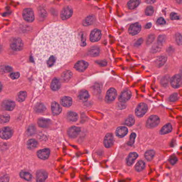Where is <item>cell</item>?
<instances>
[{
  "mask_svg": "<svg viewBox=\"0 0 182 182\" xmlns=\"http://www.w3.org/2000/svg\"><path fill=\"white\" fill-rule=\"evenodd\" d=\"M79 49L75 32L66 24L53 22L37 35L33 44L37 69L48 75L66 64Z\"/></svg>",
  "mask_w": 182,
  "mask_h": 182,
  "instance_id": "1",
  "label": "cell"
},
{
  "mask_svg": "<svg viewBox=\"0 0 182 182\" xmlns=\"http://www.w3.org/2000/svg\"><path fill=\"white\" fill-rule=\"evenodd\" d=\"M10 46L13 50L19 51L23 48L24 44L21 38L19 37H15L11 40L10 43Z\"/></svg>",
  "mask_w": 182,
  "mask_h": 182,
  "instance_id": "2",
  "label": "cell"
},
{
  "mask_svg": "<svg viewBox=\"0 0 182 182\" xmlns=\"http://www.w3.org/2000/svg\"><path fill=\"white\" fill-rule=\"evenodd\" d=\"M160 123V118L157 116L152 115L149 117L146 121V126L149 128H153L158 126Z\"/></svg>",
  "mask_w": 182,
  "mask_h": 182,
  "instance_id": "3",
  "label": "cell"
},
{
  "mask_svg": "<svg viewBox=\"0 0 182 182\" xmlns=\"http://www.w3.org/2000/svg\"><path fill=\"white\" fill-rule=\"evenodd\" d=\"M148 109V106L146 103H140L135 110V115L138 117H142L147 112Z\"/></svg>",
  "mask_w": 182,
  "mask_h": 182,
  "instance_id": "4",
  "label": "cell"
},
{
  "mask_svg": "<svg viewBox=\"0 0 182 182\" xmlns=\"http://www.w3.org/2000/svg\"><path fill=\"white\" fill-rule=\"evenodd\" d=\"M13 135L12 129L9 127H6L0 130V137L4 140H8Z\"/></svg>",
  "mask_w": 182,
  "mask_h": 182,
  "instance_id": "5",
  "label": "cell"
},
{
  "mask_svg": "<svg viewBox=\"0 0 182 182\" xmlns=\"http://www.w3.org/2000/svg\"><path fill=\"white\" fill-rule=\"evenodd\" d=\"M117 91L115 88H110L106 92V95L105 97V101L107 103H111L115 100L117 97Z\"/></svg>",
  "mask_w": 182,
  "mask_h": 182,
  "instance_id": "6",
  "label": "cell"
},
{
  "mask_svg": "<svg viewBox=\"0 0 182 182\" xmlns=\"http://www.w3.org/2000/svg\"><path fill=\"white\" fill-rule=\"evenodd\" d=\"M170 84L173 88H179L182 84V77L178 74L173 76L170 79Z\"/></svg>",
  "mask_w": 182,
  "mask_h": 182,
  "instance_id": "7",
  "label": "cell"
},
{
  "mask_svg": "<svg viewBox=\"0 0 182 182\" xmlns=\"http://www.w3.org/2000/svg\"><path fill=\"white\" fill-rule=\"evenodd\" d=\"M23 18L26 21L32 22L34 20L35 17L33 10L27 8L25 9L22 12Z\"/></svg>",
  "mask_w": 182,
  "mask_h": 182,
  "instance_id": "8",
  "label": "cell"
},
{
  "mask_svg": "<svg viewBox=\"0 0 182 182\" xmlns=\"http://www.w3.org/2000/svg\"><path fill=\"white\" fill-rule=\"evenodd\" d=\"M73 11L70 6L64 8L61 12V18L63 20H67L73 15Z\"/></svg>",
  "mask_w": 182,
  "mask_h": 182,
  "instance_id": "9",
  "label": "cell"
},
{
  "mask_svg": "<svg viewBox=\"0 0 182 182\" xmlns=\"http://www.w3.org/2000/svg\"><path fill=\"white\" fill-rule=\"evenodd\" d=\"M101 37V32L98 29H95L91 32L90 40L92 42H96L100 40Z\"/></svg>",
  "mask_w": 182,
  "mask_h": 182,
  "instance_id": "10",
  "label": "cell"
},
{
  "mask_svg": "<svg viewBox=\"0 0 182 182\" xmlns=\"http://www.w3.org/2000/svg\"><path fill=\"white\" fill-rule=\"evenodd\" d=\"M132 97V93L131 91L128 90H125L121 92V94L119 97V101L121 102H126L131 99Z\"/></svg>",
  "mask_w": 182,
  "mask_h": 182,
  "instance_id": "11",
  "label": "cell"
},
{
  "mask_svg": "<svg viewBox=\"0 0 182 182\" xmlns=\"http://www.w3.org/2000/svg\"><path fill=\"white\" fill-rule=\"evenodd\" d=\"M15 106V104L12 101L6 100L4 101L2 104V109L6 111H12L14 109Z\"/></svg>",
  "mask_w": 182,
  "mask_h": 182,
  "instance_id": "12",
  "label": "cell"
},
{
  "mask_svg": "<svg viewBox=\"0 0 182 182\" xmlns=\"http://www.w3.org/2000/svg\"><path fill=\"white\" fill-rule=\"evenodd\" d=\"M88 64L87 62L84 60H80L75 64L74 68L78 71L83 72L88 68Z\"/></svg>",
  "mask_w": 182,
  "mask_h": 182,
  "instance_id": "13",
  "label": "cell"
},
{
  "mask_svg": "<svg viewBox=\"0 0 182 182\" xmlns=\"http://www.w3.org/2000/svg\"><path fill=\"white\" fill-rule=\"evenodd\" d=\"M80 132V128L76 126H72L68 130V135L70 138L75 139L77 137Z\"/></svg>",
  "mask_w": 182,
  "mask_h": 182,
  "instance_id": "14",
  "label": "cell"
},
{
  "mask_svg": "<svg viewBox=\"0 0 182 182\" xmlns=\"http://www.w3.org/2000/svg\"><path fill=\"white\" fill-rule=\"evenodd\" d=\"M141 30V26L139 23H135L130 26L128 32L132 35H135L140 33Z\"/></svg>",
  "mask_w": 182,
  "mask_h": 182,
  "instance_id": "15",
  "label": "cell"
},
{
  "mask_svg": "<svg viewBox=\"0 0 182 182\" xmlns=\"http://www.w3.org/2000/svg\"><path fill=\"white\" fill-rule=\"evenodd\" d=\"M113 144V136L111 133L106 134L104 139V145L106 148H109Z\"/></svg>",
  "mask_w": 182,
  "mask_h": 182,
  "instance_id": "16",
  "label": "cell"
},
{
  "mask_svg": "<svg viewBox=\"0 0 182 182\" xmlns=\"http://www.w3.org/2000/svg\"><path fill=\"white\" fill-rule=\"evenodd\" d=\"M50 153V151L49 149H44L38 151L37 152V155L41 159L46 160L49 158Z\"/></svg>",
  "mask_w": 182,
  "mask_h": 182,
  "instance_id": "17",
  "label": "cell"
},
{
  "mask_svg": "<svg viewBox=\"0 0 182 182\" xmlns=\"http://www.w3.org/2000/svg\"><path fill=\"white\" fill-rule=\"evenodd\" d=\"M48 177V174L45 170H38L36 173L37 182H44Z\"/></svg>",
  "mask_w": 182,
  "mask_h": 182,
  "instance_id": "18",
  "label": "cell"
},
{
  "mask_svg": "<svg viewBox=\"0 0 182 182\" xmlns=\"http://www.w3.org/2000/svg\"><path fill=\"white\" fill-rule=\"evenodd\" d=\"M51 109L53 115L55 116L59 115L62 111L60 104L55 102H53L52 103Z\"/></svg>",
  "mask_w": 182,
  "mask_h": 182,
  "instance_id": "19",
  "label": "cell"
},
{
  "mask_svg": "<svg viewBox=\"0 0 182 182\" xmlns=\"http://www.w3.org/2000/svg\"><path fill=\"white\" fill-rule=\"evenodd\" d=\"M138 157V155L136 152H131L128 155L127 158L126 159V163L128 166H131L134 164V161L136 160Z\"/></svg>",
  "mask_w": 182,
  "mask_h": 182,
  "instance_id": "20",
  "label": "cell"
},
{
  "mask_svg": "<svg viewBox=\"0 0 182 182\" xmlns=\"http://www.w3.org/2000/svg\"><path fill=\"white\" fill-rule=\"evenodd\" d=\"M128 133V129L124 126H120L117 128L116 131V134L117 136L119 137H123L127 135Z\"/></svg>",
  "mask_w": 182,
  "mask_h": 182,
  "instance_id": "21",
  "label": "cell"
},
{
  "mask_svg": "<svg viewBox=\"0 0 182 182\" xmlns=\"http://www.w3.org/2000/svg\"><path fill=\"white\" fill-rule=\"evenodd\" d=\"M60 103L61 105L64 107H70L72 105L73 100L72 99L69 97H64L61 98Z\"/></svg>",
  "mask_w": 182,
  "mask_h": 182,
  "instance_id": "22",
  "label": "cell"
},
{
  "mask_svg": "<svg viewBox=\"0 0 182 182\" xmlns=\"http://www.w3.org/2000/svg\"><path fill=\"white\" fill-rule=\"evenodd\" d=\"M60 87L61 83L60 80L58 78H55L52 80L51 84V88L52 90L55 91H58L60 88Z\"/></svg>",
  "mask_w": 182,
  "mask_h": 182,
  "instance_id": "23",
  "label": "cell"
},
{
  "mask_svg": "<svg viewBox=\"0 0 182 182\" xmlns=\"http://www.w3.org/2000/svg\"><path fill=\"white\" fill-rule=\"evenodd\" d=\"M99 54H100V49L97 46L92 47L88 52V55L92 57H97Z\"/></svg>",
  "mask_w": 182,
  "mask_h": 182,
  "instance_id": "24",
  "label": "cell"
},
{
  "mask_svg": "<svg viewBox=\"0 0 182 182\" xmlns=\"http://www.w3.org/2000/svg\"><path fill=\"white\" fill-rule=\"evenodd\" d=\"M51 121L49 119L45 118H40L38 120V125L41 127L46 128L49 127Z\"/></svg>",
  "mask_w": 182,
  "mask_h": 182,
  "instance_id": "25",
  "label": "cell"
},
{
  "mask_svg": "<svg viewBox=\"0 0 182 182\" xmlns=\"http://www.w3.org/2000/svg\"><path fill=\"white\" fill-rule=\"evenodd\" d=\"M172 130H173V127H172V125L170 124H167L165 125L161 128V130L160 131V133L162 135L167 134L171 132Z\"/></svg>",
  "mask_w": 182,
  "mask_h": 182,
  "instance_id": "26",
  "label": "cell"
},
{
  "mask_svg": "<svg viewBox=\"0 0 182 182\" xmlns=\"http://www.w3.org/2000/svg\"><path fill=\"white\" fill-rule=\"evenodd\" d=\"M167 61V57L165 56H161L157 59L155 61V64L157 67L160 68L162 67L164 64H166Z\"/></svg>",
  "mask_w": 182,
  "mask_h": 182,
  "instance_id": "27",
  "label": "cell"
},
{
  "mask_svg": "<svg viewBox=\"0 0 182 182\" xmlns=\"http://www.w3.org/2000/svg\"><path fill=\"white\" fill-rule=\"evenodd\" d=\"M67 118L71 122H76L78 119V116L76 112L70 111L67 113Z\"/></svg>",
  "mask_w": 182,
  "mask_h": 182,
  "instance_id": "28",
  "label": "cell"
},
{
  "mask_svg": "<svg viewBox=\"0 0 182 182\" xmlns=\"http://www.w3.org/2000/svg\"><path fill=\"white\" fill-rule=\"evenodd\" d=\"M90 97L88 92L85 90H83L79 92L78 97L79 99L83 101H86Z\"/></svg>",
  "mask_w": 182,
  "mask_h": 182,
  "instance_id": "29",
  "label": "cell"
},
{
  "mask_svg": "<svg viewBox=\"0 0 182 182\" xmlns=\"http://www.w3.org/2000/svg\"><path fill=\"white\" fill-rule=\"evenodd\" d=\"M141 0H130L128 2V8L130 9H134L140 4Z\"/></svg>",
  "mask_w": 182,
  "mask_h": 182,
  "instance_id": "30",
  "label": "cell"
},
{
  "mask_svg": "<svg viewBox=\"0 0 182 182\" xmlns=\"http://www.w3.org/2000/svg\"><path fill=\"white\" fill-rule=\"evenodd\" d=\"M95 20V17L93 15H89L83 22V24L85 26H90L94 22Z\"/></svg>",
  "mask_w": 182,
  "mask_h": 182,
  "instance_id": "31",
  "label": "cell"
},
{
  "mask_svg": "<svg viewBox=\"0 0 182 182\" xmlns=\"http://www.w3.org/2000/svg\"><path fill=\"white\" fill-rule=\"evenodd\" d=\"M71 76H72V73L69 70H66L62 73L61 77L64 81L68 82L71 78Z\"/></svg>",
  "mask_w": 182,
  "mask_h": 182,
  "instance_id": "32",
  "label": "cell"
},
{
  "mask_svg": "<svg viewBox=\"0 0 182 182\" xmlns=\"http://www.w3.org/2000/svg\"><path fill=\"white\" fill-rule=\"evenodd\" d=\"M26 97H27L26 92L24 91H21L18 93L16 98L18 102H23L25 100Z\"/></svg>",
  "mask_w": 182,
  "mask_h": 182,
  "instance_id": "33",
  "label": "cell"
},
{
  "mask_svg": "<svg viewBox=\"0 0 182 182\" xmlns=\"http://www.w3.org/2000/svg\"><path fill=\"white\" fill-rule=\"evenodd\" d=\"M155 152L152 150H150L146 152L144 156L148 161H151L155 157Z\"/></svg>",
  "mask_w": 182,
  "mask_h": 182,
  "instance_id": "34",
  "label": "cell"
},
{
  "mask_svg": "<svg viewBox=\"0 0 182 182\" xmlns=\"http://www.w3.org/2000/svg\"><path fill=\"white\" fill-rule=\"evenodd\" d=\"M20 176L22 178L25 179L28 181H30L32 179V176L30 173L27 172H21L20 174Z\"/></svg>",
  "mask_w": 182,
  "mask_h": 182,
  "instance_id": "35",
  "label": "cell"
},
{
  "mask_svg": "<svg viewBox=\"0 0 182 182\" xmlns=\"http://www.w3.org/2000/svg\"><path fill=\"white\" fill-rule=\"evenodd\" d=\"M38 143L34 139H30V140L28 141L27 143V146L28 148L29 149H33L35 148L37 146Z\"/></svg>",
  "mask_w": 182,
  "mask_h": 182,
  "instance_id": "36",
  "label": "cell"
},
{
  "mask_svg": "<svg viewBox=\"0 0 182 182\" xmlns=\"http://www.w3.org/2000/svg\"><path fill=\"white\" fill-rule=\"evenodd\" d=\"M146 167V164L142 160H140L137 163L135 166V169L137 172H141Z\"/></svg>",
  "mask_w": 182,
  "mask_h": 182,
  "instance_id": "37",
  "label": "cell"
},
{
  "mask_svg": "<svg viewBox=\"0 0 182 182\" xmlns=\"http://www.w3.org/2000/svg\"><path fill=\"white\" fill-rule=\"evenodd\" d=\"M135 123V119L133 116L130 115L128 117L125 121L124 124L128 126H132Z\"/></svg>",
  "mask_w": 182,
  "mask_h": 182,
  "instance_id": "38",
  "label": "cell"
},
{
  "mask_svg": "<svg viewBox=\"0 0 182 182\" xmlns=\"http://www.w3.org/2000/svg\"><path fill=\"white\" fill-rule=\"evenodd\" d=\"M170 80V76L169 75L164 76L161 80V84L164 87H167L168 85V83Z\"/></svg>",
  "mask_w": 182,
  "mask_h": 182,
  "instance_id": "39",
  "label": "cell"
},
{
  "mask_svg": "<svg viewBox=\"0 0 182 182\" xmlns=\"http://www.w3.org/2000/svg\"><path fill=\"white\" fill-rule=\"evenodd\" d=\"M10 120V116L8 115H2L0 116V123L6 124Z\"/></svg>",
  "mask_w": 182,
  "mask_h": 182,
  "instance_id": "40",
  "label": "cell"
},
{
  "mask_svg": "<svg viewBox=\"0 0 182 182\" xmlns=\"http://www.w3.org/2000/svg\"><path fill=\"white\" fill-rule=\"evenodd\" d=\"M36 132V128L35 127V126L33 125H31L28 128L27 131V133L28 135H33Z\"/></svg>",
  "mask_w": 182,
  "mask_h": 182,
  "instance_id": "41",
  "label": "cell"
},
{
  "mask_svg": "<svg viewBox=\"0 0 182 182\" xmlns=\"http://www.w3.org/2000/svg\"><path fill=\"white\" fill-rule=\"evenodd\" d=\"M46 108L45 106L42 103H39L37 104L35 106V110L36 112H42L46 110Z\"/></svg>",
  "mask_w": 182,
  "mask_h": 182,
  "instance_id": "42",
  "label": "cell"
},
{
  "mask_svg": "<svg viewBox=\"0 0 182 182\" xmlns=\"http://www.w3.org/2000/svg\"><path fill=\"white\" fill-rule=\"evenodd\" d=\"M166 40V37L164 35H159L158 37L157 40V43L160 46H162L164 44Z\"/></svg>",
  "mask_w": 182,
  "mask_h": 182,
  "instance_id": "43",
  "label": "cell"
},
{
  "mask_svg": "<svg viewBox=\"0 0 182 182\" xmlns=\"http://www.w3.org/2000/svg\"><path fill=\"white\" fill-rule=\"evenodd\" d=\"M154 9L151 6H148L146 9V14L147 15H152L153 14Z\"/></svg>",
  "mask_w": 182,
  "mask_h": 182,
  "instance_id": "44",
  "label": "cell"
},
{
  "mask_svg": "<svg viewBox=\"0 0 182 182\" xmlns=\"http://www.w3.org/2000/svg\"><path fill=\"white\" fill-rule=\"evenodd\" d=\"M136 138V134L134 133L131 134V136H130V139L129 142H128V144L130 146H132L134 143L135 142V139Z\"/></svg>",
  "mask_w": 182,
  "mask_h": 182,
  "instance_id": "45",
  "label": "cell"
},
{
  "mask_svg": "<svg viewBox=\"0 0 182 182\" xmlns=\"http://www.w3.org/2000/svg\"><path fill=\"white\" fill-rule=\"evenodd\" d=\"M178 99V95L177 93H173L170 95V97H169V100L171 102H175Z\"/></svg>",
  "mask_w": 182,
  "mask_h": 182,
  "instance_id": "46",
  "label": "cell"
},
{
  "mask_svg": "<svg viewBox=\"0 0 182 182\" xmlns=\"http://www.w3.org/2000/svg\"><path fill=\"white\" fill-rule=\"evenodd\" d=\"M176 41L178 45L182 44V36L179 33H177L176 34Z\"/></svg>",
  "mask_w": 182,
  "mask_h": 182,
  "instance_id": "47",
  "label": "cell"
},
{
  "mask_svg": "<svg viewBox=\"0 0 182 182\" xmlns=\"http://www.w3.org/2000/svg\"><path fill=\"white\" fill-rule=\"evenodd\" d=\"M155 36L154 35H149L148 38V39H147V41H146V44H147L148 45L150 44L151 43H152L153 42V41L155 40Z\"/></svg>",
  "mask_w": 182,
  "mask_h": 182,
  "instance_id": "48",
  "label": "cell"
},
{
  "mask_svg": "<svg viewBox=\"0 0 182 182\" xmlns=\"http://www.w3.org/2000/svg\"><path fill=\"white\" fill-rule=\"evenodd\" d=\"M170 17L172 20H178L180 18L179 15L175 12H172L170 14Z\"/></svg>",
  "mask_w": 182,
  "mask_h": 182,
  "instance_id": "49",
  "label": "cell"
},
{
  "mask_svg": "<svg viewBox=\"0 0 182 182\" xmlns=\"http://www.w3.org/2000/svg\"><path fill=\"white\" fill-rule=\"evenodd\" d=\"M20 76V74L16 72V73H12L10 74V77L13 79H16L18 78Z\"/></svg>",
  "mask_w": 182,
  "mask_h": 182,
  "instance_id": "50",
  "label": "cell"
},
{
  "mask_svg": "<svg viewBox=\"0 0 182 182\" xmlns=\"http://www.w3.org/2000/svg\"><path fill=\"white\" fill-rule=\"evenodd\" d=\"M177 161V159L175 155H172L169 159V162L172 164H175Z\"/></svg>",
  "mask_w": 182,
  "mask_h": 182,
  "instance_id": "51",
  "label": "cell"
},
{
  "mask_svg": "<svg viewBox=\"0 0 182 182\" xmlns=\"http://www.w3.org/2000/svg\"><path fill=\"white\" fill-rule=\"evenodd\" d=\"M157 24H159V25H164V24H166V21L164 20V18H159L158 19V20H157Z\"/></svg>",
  "mask_w": 182,
  "mask_h": 182,
  "instance_id": "52",
  "label": "cell"
},
{
  "mask_svg": "<svg viewBox=\"0 0 182 182\" xmlns=\"http://www.w3.org/2000/svg\"><path fill=\"white\" fill-rule=\"evenodd\" d=\"M9 177L8 175L3 176V177H2L0 179V182H9Z\"/></svg>",
  "mask_w": 182,
  "mask_h": 182,
  "instance_id": "53",
  "label": "cell"
},
{
  "mask_svg": "<svg viewBox=\"0 0 182 182\" xmlns=\"http://www.w3.org/2000/svg\"><path fill=\"white\" fill-rule=\"evenodd\" d=\"M12 68L10 66H6V67H3V71L4 73L10 72L12 71Z\"/></svg>",
  "mask_w": 182,
  "mask_h": 182,
  "instance_id": "54",
  "label": "cell"
},
{
  "mask_svg": "<svg viewBox=\"0 0 182 182\" xmlns=\"http://www.w3.org/2000/svg\"><path fill=\"white\" fill-rule=\"evenodd\" d=\"M152 49L153 50V51L154 52L159 51H160V49H161V46L159 45L158 44L157 46H155L153 48H152Z\"/></svg>",
  "mask_w": 182,
  "mask_h": 182,
  "instance_id": "55",
  "label": "cell"
},
{
  "mask_svg": "<svg viewBox=\"0 0 182 182\" xmlns=\"http://www.w3.org/2000/svg\"><path fill=\"white\" fill-rule=\"evenodd\" d=\"M143 41V40L142 38H140L138 41H137L135 43V46H141L142 44Z\"/></svg>",
  "mask_w": 182,
  "mask_h": 182,
  "instance_id": "56",
  "label": "cell"
},
{
  "mask_svg": "<svg viewBox=\"0 0 182 182\" xmlns=\"http://www.w3.org/2000/svg\"><path fill=\"white\" fill-rule=\"evenodd\" d=\"M97 64L101 65V66H105L106 64V61H97Z\"/></svg>",
  "mask_w": 182,
  "mask_h": 182,
  "instance_id": "57",
  "label": "cell"
},
{
  "mask_svg": "<svg viewBox=\"0 0 182 182\" xmlns=\"http://www.w3.org/2000/svg\"><path fill=\"white\" fill-rule=\"evenodd\" d=\"M85 37L84 35H83L82 36V45L85 46L86 45V41H85Z\"/></svg>",
  "mask_w": 182,
  "mask_h": 182,
  "instance_id": "58",
  "label": "cell"
},
{
  "mask_svg": "<svg viewBox=\"0 0 182 182\" xmlns=\"http://www.w3.org/2000/svg\"><path fill=\"white\" fill-rule=\"evenodd\" d=\"M146 3H149V4H152L155 2L156 0H145Z\"/></svg>",
  "mask_w": 182,
  "mask_h": 182,
  "instance_id": "59",
  "label": "cell"
},
{
  "mask_svg": "<svg viewBox=\"0 0 182 182\" xmlns=\"http://www.w3.org/2000/svg\"><path fill=\"white\" fill-rule=\"evenodd\" d=\"M152 24L151 23H150V22H149V23H148L146 25V29H149V28H150L151 27Z\"/></svg>",
  "mask_w": 182,
  "mask_h": 182,
  "instance_id": "60",
  "label": "cell"
},
{
  "mask_svg": "<svg viewBox=\"0 0 182 182\" xmlns=\"http://www.w3.org/2000/svg\"><path fill=\"white\" fill-rule=\"evenodd\" d=\"M176 2L179 4L182 3V0H176Z\"/></svg>",
  "mask_w": 182,
  "mask_h": 182,
  "instance_id": "61",
  "label": "cell"
},
{
  "mask_svg": "<svg viewBox=\"0 0 182 182\" xmlns=\"http://www.w3.org/2000/svg\"><path fill=\"white\" fill-rule=\"evenodd\" d=\"M179 75L182 77V68H181V69H180V75Z\"/></svg>",
  "mask_w": 182,
  "mask_h": 182,
  "instance_id": "62",
  "label": "cell"
},
{
  "mask_svg": "<svg viewBox=\"0 0 182 182\" xmlns=\"http://www.w3.org/2000/svg\"><path fill=\"white\" fill-rule=\"evenodd\" d=\"M2 84H1V83H0V92L1 91V90H2Z\"/></svg>",
  "mask_w": 182,
  "mask_h": 182,
  "instance_id": "63",
  "label": "cell"
}]
</instances>
